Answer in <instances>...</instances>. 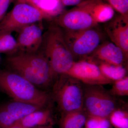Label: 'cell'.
<instances>
[{
  "mask_svg": "<svg viewBox=\"0 0 128 128\" xmlns=\"http://www.w3.org/2000/svg\"><path fill=\"white\" fill-rule=\"evenodd\" d=\"M6 61L13 72L35 86L48 87L53 82L52 70L42 54L22 52L8 57Z\"/></svg>",
  "mask_w": 128,
  "mask_h": 128,
  "instance_id": "1",
  "label": "cell"
},
{
  "mask_svg": "<svg viewBox=\"0 0 128 128\" xmlns=\"http://www.w3.org/2000/svg\"><path fill=\"white\" fill-rule=\"evenodd\" d=\"M44 54L56 77L66 74L74 62L64 38L62 28L55 23L43 35Z\"/></svg>",
  "mask_w": 128,
  "mask_h": 128,
  "instance_id": "2",
  "label": "cell"
},
{
  "mask_svg": "<svg viewBox=\"0 0 128 128\" xmlns=\"http://www.w3.org/2000/svg\"><path fill=\"white\" fill-rule=\"evenodd\" d=\"M0 88L14 101L44 107L51 96L15 72L0 70Z\"/></svg>",
  "mask_w": 128,
  "mask_h": 128,
  "instance_id": "3",
  "label": "cell"
},
{
  "mask_svg": "<svg viewBox=\"0 0 128 128\" xmlns=\"http://www.w3.org/2000/svg\"><path fill=\"white\" fill-rule=\"evenodd\" d=\"M82 110L88 116L108 118L114 110L125 108V104L110 94L102 85L82 83Z\"/></svg>",
  "mask_w": 128,
  "mask_h": 128,
  "instance_id": "4",
  "label": "cell"
},
{
  "mask_svg": "<svg viewBox=\"0 0 128 128\" xmlns=\"http://www.w3.org/2000/svg\"><path fill=\"white\" fill-rule=\"evenodd\" d=\"M60 76L54 85L52 96L61 115L83 110L82 82L66 74Z\"/></svg>",
  "mask_w": 128,
  "mask_h": 128,
  "instance_id": "5",
  "label": "cell"
},
{
  "mask_svg": "<svg viewBox=\"0 0 128 128\" xmlns=\"http://www.w3.org/2000/svg\"><path fill=\"white\" fill-rule=\"evenodd\" d=\"M62 30L74 61L76 59L80 60L87 58L102 42L103 35L96 26L77 31Z\"/></svg>",
  "mask_w": 128,
  "mask_h": 128,
  "instance_id": "6",
  "label": "cell"
},
{
  "mask_svg": "<svg viewBox=\"0 0 128 128\" xmlns=\"http://www.w3.org/2000/svg\"><path fill=\"white\" fill-rule=\"evenodd\" d=\"M18 1L0 21V34L18 32L25 26L48 18L32 5L25 2Z\"/></svg>",
  "mask_w": 128,
  "mask_h": 128,
  "instance_id": "7",
  "label": "cell"
},
{
  "mask_svg": "<svg viewBox=\"0 0 128 128\" xmlns=\"http://www.w3.org/2000/svg\"><path fill=\"white\" fill-rule=\"evenodd\" d=\"M65 74L86 84L102 86L113 82L104 76L97 64L88 59L74 61Z\"/></svg>",
  "mask_w": 128,
  "mask_h": 128,
  "instance_id": "8",
  "label": "cell"
},
{
  "mask_svg": "<svg viewBox=\"0 0 128 128\" xmlns=\"http://www.w3.org/2000/svg\"><path fill=\"white\" fill-rule=\"evenodd\" d=\"M55 23L63 30H84L98 25L89 12L81 5L63 12L55 18Z\"/></svg>",
  "mask_w": 128,
  "mask_h": 128,
  "instance_id": "9",
  "label": "cell"
},
{
  "mask_svg": "<svg viewBox=\"0 0 128 128\" xmlns=\"http://www.w3.org/2000/svg\"><path fill=\"white\" fill-rule=\"evenodd\" d=\"M16 40L18 50L22 52L35 53L41 47L43 35L41 25L36 23L25 26L18 32Z\"/></svg>",
  "mask_w": 128,
  "mask_h": 128,
  "instance_id": "10",
  "label": "cell"
},
{
  "mask_svg": "<svg viewBox=\"0 0 128 128\" xmlns=\"http://www.w3.org/2000/svg\"><path fill=\"white\" fill-rule=\"evenodd\" d=\"M105 30L112 42L121 49L128 60V15L118 16L106 25Z\"/></svg>",
  "mask_w": 128,
  "mask_h": 128,
  "instance_id": "11",
  "label": "cell"
},
{
  "mask_svg": "<svg viewBox=\"0 0 128 128\" xmlns=\"http://www.w3.org/2000/svg\"><path fill=\"white\" fill-rule=\"evenodd\" d=\"M95 62H102L116 66H123L127 60L121 48L113 43H102L87 58Z\"/></svg>",
  "mask_w": 128,
  "mask_h": 128,
  "instance_id": "12",
  "label": "cell"
},
{
  "mask_svg": "<svg viewBox=\"0 0 128 128\" xmlns=\"http://www.w3.org/2000/svg\"><path fill=\"white\" fill-rule=\"evenodd\" d=\"M89 12L95 22H107L114 16V9L102 0H86L80 4Z\"/></svg>",
  "mask_w": 128,
  "mask_h": 128,
  "instance_id": "13",
  "label": "cell"
},
{
  "mask_svg": "<svg viewBox=\"0 0 128 128\" xmlns=\"http://www.w3.org/2000/svg\"><path fill=\"white\" fill-rule=\"evenodd\" d=\"M53 123L52 110L46 108L33 112L18 121L16 124L24 128H50Z\"/></svg>",
  "mask_w": 128,
  "mask_h": 128,
  "instance_id": "14",
  "label": "cell"
},
{
  "mask_svg": "<svg viewBox=\"0 0 128 128\" xmlns=\"http://www.w3.org/2000/svg\"><path fill=\"white\" fill-rule=\"evenodd\" d=\"M1 108L8 112L16 124L27 115L43 108L41 106L16 101Z\"/></svg>",
  "mask_w": 128,
  "mask_h": 128,
  "instance_id": "15",
  "label": "cell"
},
{
  "mask_svg": "<svg viewBox=\"0 0 128 128\" xmlns=\"http://www.w3.org/2000/svg\"><path fill=\"white\" fill-rule=\"evenodd\" d=\"M30 4L39 9L48 18L61 14L64 6L61 0H33Z\"/></svg>",
  "mask_w": 128,
  "mask_h": 128,
  "instance_id": "16",
  "label": "cell"
},
{
  "mask_svg": "<svg viewBox=\"0 0 128 128\" xmlns=\"http://www.w3.org/2000/svg\"><path fill=\"white\" fill-rule=\"evenodd\" d=\"M88 116L83 110L70 112L61 115L60 128H82Z\"/></svg>",
  "mask_w": 128,
  "mask_h": 128,
  "instance_id": "17",
  "label": "cell"
},
{
  "mask_svg": "<svg viewBox=\"0 0 128 128\" xmlns=\"http://www.w3.org/2000/svg\"><path fill=\"white\" fill-rule=\"evenodd\" d=\"M101 72L108 79L114 82L127 76V68L123 66H116L102 62H95Z\"/></svg>",
  "mask_w": 128,
  "mask_h": 128,
  "instance_id": "18",
  "label": "cell"
},
{
  "mask_svg": "<svg viewBox=\"0 0 128 128\" xmlns=\"http://www.w3.org/2000/svg\"><path fill=\"white\" fill-rule=\"evenodd\" d=\"M108 120L114 128H128V112L125 107L114 110Z\"/></svg>",
  "mask_w": 128,
  "mask_h": 128,
  "instance_id": "19",
  "label": "cell"
},
{
  "mask_svg": "<svg viewBox=\"0 0 128 128\" xmlns=\"http://www.w3.org/2000/svg\"><path fill=\"white\" fill-rule=\"evenodd\" d=\"M18 50L16 41L11 34H0V53H12Z\"/></svg>",
  "mask_w": 128,
  "mask_h": 128,
  "instance_id": "20",
  "label": "cell"
},
{
  "mask_svg": "<svg viewBox=\"0 0 128 128\" xmlns=\"http://www.w3.org/2000/svg\"><path fill=\"white\" fill-rule=\"evenodd\" d=\"M113 84L109 92L112 96H128V76L115 81L112 82Z\"/></svg>",
  "mask_w": 128,
  "mask_h": 128,
  "instance_id": "21",
  "label": "cell"
},
{
  "mask_svg": "<svg viewBox=\"0 0 128 128\" xmlns=\"http://www.w3.org/2000/svg\"><path fill=\"white\" fill-rule=\"evenodd\" d=\"M86 128H112L108 118L88 116L85 124Z\"/></svg>",
  "mask_w": 128,
  "mask_h": 128,
  "instance_id": "22",
  "label": "cell"
},
{
  "mask_svg": "<svg viewBox=\"0 0 128 128\" xmlns=\"http://www.w3.org/2000/svg\"><path fill=\"white\" fill-rule=\"evenodd\" d=\"M108 4L121 15H128V0H107Z\"/></svg>",
  "mask_w": 128,
  "mask_h": 128,
  "instance_id": "23",
  "label": "cell"
},
{
  "mask_svg": "<svg viewBox=\"0 0 128 128\" xmlns=\"http://www.w3.org/2000/svg\"><path fill=\"white\" fill-rule=\"evenodd\" d=\"M13 0H0V21L6 15L9 5Z\"/></svg>",
  "mask_w": 128,
  "mask_h": 128,
  "instance_id": "24",
  "label": "cell"
},
{
  "mask_svg": "<svg viewBox=\"0 0 128 128\" xmlns=\"http://www.w3.org/2000/svg\"><path fill=\"white\" fill-rule=\"evenodd\" d=\"M86 0H61L62 4L64 6H76Z\"/></svg>",
  "mask_w": 128,
  "mask_h": 128,
  "instance_id": "25",
  "label": "cell"
},
{
  "mask_svg": "<svg viewBox=\"0 0 128 128\" xmlns=\"http://www.w3.org/2000/svg\"><path fill=\"white\" fill-rule=\"evenodd\" d=\"M22 128V127H21V126H19V125H16H16H14L11 128Z\"/></svg>",
  "mask_w": 128,
  "mask_h": 128,
  "instance_id": "26",
  "label": "cell"
},
{
  "mask_svg": "<svg viewBox=\"0 0 128 128\" xmlns=\"http://www.w3.org/2000/svg\"><path fill=\"white\" fill-rule=\"evenodd\" d=\"M32 0H25V2H27L28 3L30 4Z\"/></svg>",
  "mask_w": 128,
  "mask_h": 128,
  "instance_id": "27",
  "label": "cell"
},
{
  "mask_svg": "<svg viewBox=\"0 0 128 128\" xmlns=\"http://www.w3.org/2000/svg\"></svg>",
  "mask_w": 128,
  "mask_h": 128,
  "instance_id": "28",
  "label": "cell"
}]
</instances>
